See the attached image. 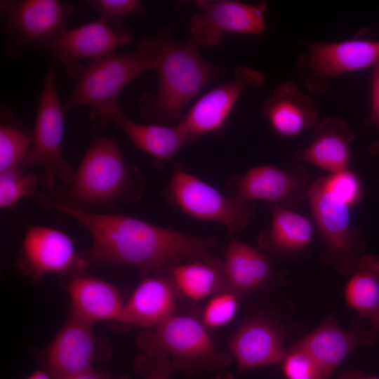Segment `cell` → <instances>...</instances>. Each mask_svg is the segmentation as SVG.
<instances>
[{
	"label": "cell",
	"instance_id": "6da1fadb",
	"mask_svg": "<svg viewBox=\"0 0 379 379\" xmlns=\"http://www.w3.org/2000/svg\"><path fill=\"white\" fill-rule=\"evenodd\" d=\"M45 200L89 232L93 243L84 255L88 264L134 266L141 278L159 273L167 262L180 258H207L218 244L213 238L180 233L131 217L75 210Z\"/></svg>",
	"mask_w": 379,
	"mask_h": 379
},
{
	"label": "cell",
	"instance_id": "7a4b0ae2",
	"mask_svg": "<svg viewBox=\"0 0 379 379\" xmlns=\"http://www.w3.org/2000/svg\"><path fill=\"white\" fill-rule=\"evenodd\" d=\"M153 52L158 75L156 93H144L139 112L149 124H178L187 103L227 70L205 60L197 44L175 41L166 29L143 39Z\"/></svg>",
	"mask_w": 379,
	"mask_h": 379
},
{
	"label": "cell",
	"instance_id": "3957f363",
	"mask_svg": "<svg viewBox=\"0 0 379 379\" xmlns=\"http://www.w3.org/2000/svg\"><path fill=\"white\" fill-rule=\"evenodd\" d=\"M70 184L64 201L58 203L79 211L132 203L143 189L138 170L126 165L117 140L107 137L93 140Z\"/></svg>",
	"mask_w": 379,
	"mask_h": 379
},
{
	"label": "cell",
	"instance_id": "277c9868",
	"mask_svg": "<svg viewBox=\"0 0 379 379\" xmlns=\"http://www.w3.org/2000/svg\"><path fill=\"white\" fill-rule=\"evenodd\" d=\"M136 344L146 355L168 357L188 375L221 370L233 359L230 352L216 347L200 319L190 315L176 314L142 331Z\"/></svg>",
	"mask_w": 379,
	"mask_h": 379
},
{
	"label": "cell",
	"instance_id": "5b68a950",
	"mask_svg": "<svg viewBox=\"0 0 379 379\" xmlns=\"http://www.w3.org/2000/svg\"><path fill=\"white\" fill-rule=\"evenodd\" d=\"M156 60L142 39L131 53L114 51L91 59L84 68L70 95L62 105L66 114L79 106H89L96 114L117 102L121 91L147 71L156 69Z\"/></svg>",
	"mask_w": 379,
	"mask_h": 379
},
{
	"label": "cell",
	"instance_id": "8992f818",
	"mask_svg": "<svg viewBox=\"0 0 379 379\" xmlns=\"http://www.w3.org/2000/svg\"><path fill=\"white\" fill-rule=\"evenodd\" d=\"M38 101L32 146L19 168L23 171L41 167L43 173L39 182L44 190H48L57 180L71 183L75 173L62 154L65 113L60 103L53 65L48 66L44 77Z\"/></svg>",
	"mask_w": 379,
	"mask_h": 379
},
{
	"label": "cell",
	"instance_id": "52a82bcc",
	"mask_svg": "<svg viewBox=\"0 0 379 379\" xmlns=\"http://www.w3.org/2000/svg\"><path fill=\"white\" fill-rule=\"evenodd\" d=\"M166 194L187 214L222 223L231 234L243 231L254 215L253 202L225 196L180 167L175 170Z\"/></svg>",
	"mask_w": 379,
	"mask_h": 379
},
{
	"label": "cell",
	"instance_id": "ba28073f",
	"mask_svg": "<svg viewBox=\"0 0 379 379\" xmlns=\"http://www.w3.org/2000/svg\"><path fill=\"white\" fill-rule=\"evenodd\" d=\"M316 225L325 241L324 260L342 272H353L355 257L362 249V231L350 225V206L327 186L326 176L317 178L307 190Z\"/></svg>",
	"mask_w": 379,
	"mask_h": 379
},
{
	"label": "cell",
	"instance_id": "9c48e42d",
	"mask_svg": "<svg viewBox=\"0 0 379 379\" xmlns=\"http://www.w3.org/2000/svg\"><path fill=\"white\" fill-rule=\"evenodd\" d=\"M0 8L9 58L28 44L36 46L60 36L74 11L73 5L59 0L1 1Z\"/></svg>",
	"mask_w": 379,
	"mask_h": 379
},
{
	"label": "cell",
	"instance_id": "30bf717a",
	"mask_svg": "<svg viewBox=\"0 0 379 379\" xmlns=\"http://www.w3.org/2000/svg\"><path fill=\"white\" fill-rule=\"evenodd\" d=\"M308 52L298 60V69L314 93L326 91L330 79L340 74L375 66L379 62V41L352 39L307 44Z\"/></svg>",
	"mask_w": 379,
	"mask_h": 379
},
{
	"label": "cell",
	"instance_id": "8fae6325",
	"mask_svg": "<svg viewBox=\"0 0 379 379\" xmlns=\"http://www.w3.org/2000/svg\"><path fill=\"white\" fill-rule=\"evenodd\" d=\"M110 354L109 343L94 333L92 324L69 312L47 348L45 362L52 379H64L92 369L93 362Z\"/></svg>",
	"mask_w": 379,
	"mask_h": 379
},
{
	"label": "cell",
	"instance_id": "7c38bea8",
	"mask_svg": "<svg viewBox=\"0 0 379 379\" xmlns=\"http://www.w3.org/2000/svg\"><path fill=\"white\" fill-rule=\"evenodd\" d=\"M131 36L124 28H118L105 18L67 29L55 39L34 47L50 51L54 59L71 79H77L84 70L81 60L93 59L114 51L118 46L129 44Z\"/></svg>",
	"mask_w": 379,
	"mask_h": 379
},
{
	"label": "cell",
	"instance_id": "4fadbf2b",
	"mask_svg": "<svg viewBox=\"0 0 379 379\" xmlns=\"http://www.w3.org/2000/svg\"><path fill=\"white\" fill-rule=\"evenodd\" d=\"M200 11L190 21V41L198 46H215L223 34H260L267 30V4H248L235 1H204Z\"/></svg>",
	"mask_w": 379,
	"mask_h": 379
},
{
	"label": "cell",
	"instance_id": "5bb4252c",
	"mask_svg": "<svg viewBox=\"0 0 379 379\" xmlns=\"http://www.w3.org/2000/svg\"><path fill=\"white\" fill-rule=\"evenodd\" d=\"M263 81L260 72L239 67L231 81L215 86L201 96L178 123L190 143L203 135L220 131L242 93L250 87L260 86Z\"/></svg>",
	"mask_w": 379,
	"mask_h": 379
},
{
	"label": "cell",
	"instance_id": "9a60e30c",
	"mask_svg": "<svg viewBox=\"0 0 379 379\" xmlns=\"http://www.w3.org/2000/svg\"><path fill=\"white\" fill-rule=\"evenodd\" d=\"M18 262L20 269L36 280L48 273H77L88 265L65 232L44 226L27 230Z\"/></svg>",
	"mask_w": 379,
	"mask_h": 379
},
{
	"label": "cell",
	"instance_id": "2e32d148",
	"mask_svg": "<svg viewBox=\"0 0 379 379\" xmlns=\"http://www.w3.org/2000/svg\"><path fill=\"white\" fill-rule=\"evenodd\" d=\"M308 180L307 171L300 166L286 170L274 166H255L232 181L230 195L289 208L297 206L305 198Z\"/></svg>",
	"mask_w": 379,
	"mask_h": 379
},
{
	"label": "cell",
	"instance_id": "e0dca14e",
	"mask_svg": "<svg viewBox=\"0 0 379 379\" xmlns=\"http://www.w3.org/2000/svg\"><path fill=\"white\" fill-rule=\"evenodd\" d=\"M91 128L99 130L109 122L121 129L134 146L160 160L170 161L190 140L182 127L161 124H141L129 119L118 102L103 110L88 115Z\"/></svg>",
	"mask_w": 379,
	"mask_h": 379
},
{
	"label": "cell",
	"instance_id": "ac0fdd59",
	"mask_svg": "<svg viewBox=\"0 0 379 379\" xmlns=\"http://www.w3.org/2000/svg\"><path fill=\"white\" fill-rule=\"evenodd\" d=\"M227 345L239 372L281 364L286 352L279 328L261 317L245 320L228 338Z\"/></svg>",
	"mask_w": 379,
	"mask_h": 379
},
{
	"label": "cell",
	"instance_id": "d6986e66",
	"mask_svg": "<svg viewBox=\"0 0 379 379\" xmlns=\"http://www.w3.org/2000/svg\"><path fill=\"white\" fill-rule=\"evenodd\" d=\"M141 279L124 305L119 324L147 329L176 314L180 294L168 274L159 272Z\"/></svg>",
	"mask_w": 379,
	"mask_h": 379
},
{
	"label": "cell",
	"instance_id": "ffe728a7",
	"mask_svg": "<svg viewBox=\"0 0 379 379\" xmlns=\"http://www.w3.org/2000/svg\"><path fill=\"white\" fill-rule=\"evenodd\" d=\"M377 335L375 329L343 330L333 317H329L295 345L307 352L320 368L325 379H328L354 348L370 344Z\"/></svg>",
	"mask_w": 379,
	"mask_h": 379
},
{
	"label": "cell",
	"instance_id": "44dd1931",
	"mask_svg": "<svg viewBox=\"0 0 379 379\" xmlns=\"http://www.w3.org/2000/svg\"><path fill=\"white\" fill-rule=\"evenodd\" d=\"M261 110L274 131L284 136H294L314 126L318 118L313 98L292 82L277 86Z\"/></svg>",
	"mask_w": 379,
	"mask_h": 379
},
{
	"label": "cell",
	"instance_id": "7402d4cb",
	"mask_svg": "<svg viewBox=\"0 0 379 379\" xmlns=\"http://www.w3.org/2000/svg\"><path fill=\"white\" fill-rule=\"evenodd\" d=\"M71 299L69 312L91 324L99 321H120L122 298L112 284L90 277L76 276L67 285Z\"/></svg>",
	"mask_w": 379,
	"mask_h": 379
},
{
	"label": "cell",
	"instance_id": "603a6c76",
	"mask_svg": "<svg viewBox=\"0 0 379 379\" xmlns=\"http://www.w3.org/2000/svg\"><path fill=\"white\" fill-rule=\"evenodd\" d=\"M353 139L354 133L346 122L338 117H327L315 126L312 143L297 152L295 159L332 173L346 170Z\"/></svg>",
	"mask_w": 379,
	"mask_h": 379
},
{
	"label": "cell",
	"instance_id": "cb8c5ba5",
	"mask_svg": "<svg viewBox=\"0 0 379 379\" xmlns=\"http://www.w3.org/2000/svg\"><path fill=\"white\" fill-rule=\"evenodd\" d=\"M222 262L230 287L241 297L262 288L273 275L268 259L237 239L225 247Z\"/></svg>",
	"mask_w": 379,
	"mask_h": 379
},
{
	"label": "cell",
	"instance_id": "d4e9b609",
	"mask_svg": "<svg viewBox=\"0 0 379 379\" xmlns=\"http://www.w3.org/2000/svg\"><path fill=\"white\" fill-rule=\"evenodd\" d=\"M168 275L178 293L193 302L231 288L222 261L211 257L178 264L168 270Z\"/></svg>",
	"mask_w": 379,
	"mask_h": 379
},
{
	"label": "cell",
	"instance_id": "484cf974",
	"mask_svg": "<svg viewBox=\"0 0 379 379\" xmlns=\"http://www.w3.org/2000/svg\"><path fill=\"white\" fill-rule=\"evenodd\" d=\"M347 284V303L379 330V256L368 255L357 260Z\"/></svg>",
	"mask_w": 379,
	"mask_h": 379
},
{
	"label": "cell",
	"instance_id": "4316f807",
	"mask_svg": "<svg viewBox=\"0 0 379 379\" xmlns=\"http://www.w3.org/2000/svg\"><path fill=\"white\" fill-rule=\"evenodd\" d=\"M272 213L270 227L261 235L262 245L288 253L308 247L314 230L307 218L277 204L272 205Z\"/></svg>",
	"mask_w": 379,
	"mask_h": 379
},
{
	"label": "cell",
	"instance_id": "83f0119b",
	"mask_svg": "<svg viewBox=\"0 0 379 379\" xmlns=\"http://www.w3.org/2000/svg\"><path fill=\"white\" fill-rule=\"evenodd\" d=\"M32 133L14 119L11 109L1 105L0 173L19 168L32 146Z\"/></svg>",
	"mask_w": 379,
	"mask_h": 379
},
{
	"label": "cell",
	"instance_id": "f1b7e54d",
	"mask_svg": "<svg viewBox=\"0 0 379 379\" xmlns=\"http://www.w3.org/2000/svg\"><path fill=\"white\" fill-rule=\"evenodd\" d=\"M241 297L232 288L214 293L204 305L200 321L208 330L227 324L237 314Z\"/></svg>",
	"mask_w": 379,
	"mask_h": 379
},
{
	"label": "cell",
	"instance_id": "f546056e",
	"mask_svg": "<svg viewBox=\"0 0 379 379\" xmlns=\"http://www.w3.org/2000/svg\"><path fill=\"white\" fill-rule=\"evenodd\" d=\"M15 168L0 173V207L8 208L23 197L36 192L38 178L34 173H23Z\"/></svg>",
	"mask_w": 379,
	"mask_h": 379
},
{
	"label": "cell",
	"instance_id": "4dcf8cb0",
	"mask_svg": "<svg viewBox=\"0 0 379 379\" xmlns=\"http://www.w3.org/2000/svg\"><path fill=\"white\" fill-rule=\"evenodd\" d=\"M281 364L286 379H325L312 357L295 345L286 350Z\"/></svg>",
	"mask_w": 379,
	"mask_h": 379
},
{
	"label": "cell",
	"instance_id": "1f68e13d",
	"mask_svg": "<svg viewBox=\"0 0 379 379\" xmlns=\"http://www.w3.org/2000/svg\"><path fill=\"white\" fill-rule=\"evenodd\" d=\"M87 3L99 17L118 28H123L122 22L130 14L147 15L143 4L138 0H91Z\"/></svg>",
	"mask_w": 379,
	"mask_h": 379
},
{
	"label": "cell",
	"instance_id": "d6a6232c",
	"mask_svg": "<svg viewBox=\"0 0 379 379\" xmlns=\"http://www.w3.org/2000/svg\"><path fill=\"white\" fill-rule=\"evenodd\" d=\"M328 187L350 206L355 204L361 195L359 178L348 169L326 176Z\"/></svg>",
	"mask_w": 379,
	"mask_h": 379
},
{
	"label": "cell",
	"instance_id": "836d02e7",
	"mask_svg": "<svg viewBox=\"0 0 379 379\" xmlns=\"http://www.w3.org/2000/svg\"><path fill=\"white\" fill-rule=\"evenodd\" d=\"M134 371L145 379H170L178 371L168 357L138 355L134 363Z\"/></svg>",
	"mask_w": 379,
	"mask_h": 379
},
{
	"label": "cell",
	"instance_id": "e575fe53",
	"mask_svg": "<svg viewBox=\"0 0 379 379\" xmlns=\"http://www.w3.org/2000/svg\"><path fill=\"white\" fill-rule=\"evenodd\" d=\"M371 120L379 127V62L373 67L372 72Z\"/></svg>",
	"mask_w": 379,
	"mask_h": 379
},
{
	"label": "cell",
	"instance_id": "d590c367",
	"mask_svg": "<svg viewBox=\"0 0 379 379\" xmlns=\"http://www.w3.org/2000/svg\"><path fill=\"white\" fill-rule=\"evenodd\" d=\"M64 379H130L127 375L114 376L109 373L92 369Z\"/></svg>",
	"mask_w": 379,
	"mask_h": 379
},
{
	"label": "cell",
	"instance_id": "8d00e7d4",
	"mask_svg": "<svg viewBox=\"0 0 379 379\" xmlns=\"http://www.w3.org/2000/svg\"><path fill=\"white\" fill-rule=\"evenodd\" d=\"M339 379H379V377L366 376L359 371L351 370L344 372Z\"/></svg>",
	"mask_w": 379,
	"mask_h": 379
},
{
	"label": "cell",
	"instance_id": "74e56055",
	"mask_svg": "<svg viewBox=\"0 0 379 379\" xmlns=\"http://www.w3.org/2000/svg\"><path fill=\"white\" fill-rule=\"evenodd\" d=\"M26 379H51V375L41 371H36Z\"/></svg>",
	"mask_w": 379,
	"mask_h": 379
},
{
	"label": "cell",
	"instance_id": "f35d334b",
	"mask_svg": "<svg viewBox=\"0 0 379 379\" xmlns=\"http://www.w3.org/2000/svg\"><path fill=\"white\" fill-rule=\"evenodd\" d=\"M213 379H234L232 374L229 371H221Z\"/></svg>",
	"mask_w": 379,
	"mask_h": 379
},
{
	"label": "cell",
	"instance_id": "ab89813d",
	"mask_svg": "<svg viewBox=\"0 0 379 379\" xmlns=\"http://www.w3.org/2000/svg\"><path fill=\"white\" fill-rule=\"evenodd\" d=\"M371 153L372 154H379V142H375L372 144L370 148Z\"/></svg>",
	"mask_w": 379,
	"mask_h": 379
}]
</instances>
